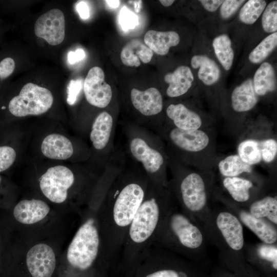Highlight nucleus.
I'll list each match as a JSON object with an SVG mask.
<instances>
[{
	"mask_svg": "<svg viewBox=\"0 0 277 277\" xmlns=\"http://www.w3.org/2000/svg\"><path fill=\"white\" fill-rule=\"evenodd\" d=\"M148 181L138 165L126 162L108 188L98 211L102 267L117 266L126 234L145 196Z\"/></svg>",
	"mask_w": 277,
	"mask_h": 277,
	"instance_id": "obj_1",
	"label": "nucleus"
},
{
	"mask_svg": "<svg viewBox=\"0 0 277 277\" xmlns=\"http://www.w3.org/2000/svg\"><path fill=\"white\" fill-rule=\"evenodd\" d=\"M175 201L168 187L148 181L145 196L126 234L117 267L135 270L152 246L162 221Z\"/></svg>",
	"mask_w": 277,
	"mask_h": 277,
	"instance_id": "obj_2",
	"label": "nucleus"
},
{
	"mask_svg": "<svg viewBox=\"0 0 277 277\" xmlns=\"http://www.w3.org/2000/svg\"><path fill=\"white\" fill-rule=\"evenodd\" d=\"M16 241L27 242L67 237L75 230L81 215L69 212L39 197L25 198L13 207Z\"/></svg>",
	"mask_w": 277,
	"mask_h": 277,
	"instance_id": "obj_3",
	"label": "nucleus"
},
{
	"mask_svg": "<svg viewBox=\"0 0 277 277\" xmlns=\"http://www.w3.org/2000/svg\"><path fill=\"white\" fill-rule=\"evenodd\" d=\"M105 170L95 175L75 173L63 165L51 167L38 179L41 198L69 212L81 215L96 194Z\"/></svg>",
	"mask_w": 277,
	"mask_h": 277,
	"instance_id": "obj_4",
	"label": "nucleus"
},
{
	"mask_svg": "<svg viewBox=\"0 0 277 277\" xmlns=\"http://www.w3.org/2000/svg\"><path fill=\"white\" fill-rule=\"evenodd\" d=\"M207 242L202 225L183 212L175 201L158 227L152 245L199 263L206 255Z\"/></svg>",
	"mask_w": 277,
	"mask_h": 277,
	"instance_id": "obj_5",
	"label": "nucleus"
},
{
	"mask_svg": "<svg viewBox=\"0 0 277 277\" xmlns=\"http://www.w3.org/2000/svg\"><path fill=\"white\" fill-rule=\"evenodd\" d=\"M203 227L207 241L219 250L221 259L228 269L253 272L246 260L243 225L230 209L226 206L211 208Z\"/></svg>",
	"mask_w": 277,
	"mask_h": 277,
	"instance_id": "obj_6",
	"label": "nucleus"
},
{
	"mask_svg": "<svg viewBox=\"0 0 277 277\" xmlns=\"http://www.w3.org/2000/svg\"><path fill=\"white\" fill-rule=\"evenodd\" d=\"M104 196L98 195L83 211L78 226L64 250L61 262L74 272H90L101 266L102 242L98 211Z\"/></svg>",
	"mask_w": 277,
	"mask_h": 277,
	"instance_id": "obj_7",
	"label": "nucleus"
},
{
	"mask_svg": "<svg viewBox=\"0 0 277 277\" xmlns=\"http://www.w3.org/2000/svg\"><path fill=\"white\" fill-rule=\"evenodd\" d=\"M172 178L168 188L176 204L185 214L202 226L211 210L210 198L213 182L203 173L190 171L183 164L169 157Z\"/></svg>",
	"mask_w": 277,
	"mask_h": 277,
	"instance_id": "obj_8",
	"label": "nucleus"
},
{
	"mask_svg": "<svg viewBox=\"0 0 277 277\" xmlns=\"http://www.w3.org/2000/svg\"><path fill=\"white\" fill-rule=\"evenodd\" d=\"M126 140L125 153L138 165L150 182L168 187L169 156L160 136L131 123L122 125Z\"/></svg>",
	"mask_w": 277,
	"mask_h": 277,
	"instance_id": "obj_9",
	"label": "nucleus"
},
{
	"mask_svg": "<svg viewBox=\"0 0 277 277\" xmlns=\"http://www.w3.org/2000/svg\"><path fill=\"white\" fill-rule=\"evenodd\" d=\"M67 237L15 241L14 259L28 277H53L61 264Z\"/></svg>",
	"mask_w": 277,
	"mask_h": 277,
	"instance_id": "obj_10",
	"label": "nucleus"
},
{
	"mask_svg": "<svg viewBox=\"0 0 277 277\" xmlns=\"http://www.w3.org/2000/svg\"><path fill=\"white\" fill-rule=\"evenodd\" d=\"M197 263L152 245L135 270L137 277H205Z\"/></svg>",
	"mask_w": 277,
	"mask_h": 277,
	"instance_id": "obj_11",
	"label": "nucleus"
},
{
	"mask_svg": "<svg viewBox=\"0 0 277 277\" xmlns=\"http://www.w3.org/2000/svg\"><path fill=\"white\" fill-rule=\"evenodd\" d=\"M159 135L170 146V150H167L168 156L176 161L186 154L204 150L210 142L209 136L203 130H182L167 124L164 125Z\"/></svg>",
	"mask_w": 277,
	"mask_h": 277,
	"instance_id": "obj_12",
	"label": "nucleus"
},
{
	"mask_svg": "<svg viewBox=\"0 0 277 277\" xmlns=\"http://www.w3.org/2000/svg\"><path fill=\"white\" fill-rule=\"evenodd\" d=\"M53 103V96L48 89L32 83L25 84L18 95L9 102L8 109L14 116L38 115L47 112Z\"/></svg>",
	"mask_w": 277,
	"mask_h": 277,
	"instance_id": "obj_13",
	"label": "nucleus"
},
{
	"mask_svg": "<svg viewBox=\"0 0 277 277\" xmlns=\"http://www.w3.org/2000/svg\"><path fill=\"white\" fill-rule=\"evenodd\" d=\"M115 127L114 117L106 111L99 113L92 123L89 139L100 161L108 159L115 150L113 140Z\"/></svg>",
	"mask_w": 277,
	"mask_h": 277,
	"instance_id": "obj_14",
	"label": "nucleus"
},
{
	"mask_svg": "<svg viewBox=\"0 0 277 277\" xmlns=\"http://www.w3.org/2000/svg\"><path fill=\"white\" fill-rule=\"evenodd\" d=\"M130 101L134 110L141 115L138 126L154 132L151 119L162 112L164 106L160 91L155 87L144 90L134 88L130 92Z\"/></svg>",
	"mask_w": 277,
	"mask_h": 277,
	"instance_id": "obj_15",
	"label": "nucleus"
},
{
	"mask_svg": "<svg viewBox=\"0 0 277 277\" xmlns=\"http://www.w3.org/2000/svg\"><path fill=\"white\" fill-rule=\"evenodd\" d=\"M83 90L87 102L98 108L107 107L112 98L111 87L105 81L104 72L97 66L91 68L88 71Z\"/></svg>",
	"mask_w": 277,
	"mask_h": 277,
	"instance_id": "obj_16",
	"label": "nucleus"
},
{
	"mask_svg": "<svg viewBox=\"0 0 277 277\" xmlns=\"http://www.w3.org/2000/svg\"><path fill=\"white\" fill-rule=\"evenodd\" d=\"M245 253L247 263L255 273L260 271L272 276L276 272V244L261 242L254 245H245Z\"/></svg>",
	"mask_w": 277,
	"mask_h": 277,
	"instance_id": "obj_17",
	"label": "nucleus"
},
{
	"mask_svg": "<svg viewBox=\"0 0 277 277\" xmlns=\"http://www.w3.org/2000/svg\"><path fill=\"white\" fill-rule=\"evenodd\" d=\"M35 35L52 46L61 44L65 38V20L63 12L53 9L41 15L34 25Z\"/></svg>",
	"mask_w": 277,
	"mask_h": 277,
	"instance_id": "obj_18",
	"label": "nucleus"
},
{
	"mask_svg": "<svg viewBox=\"0 0 277 277\" xmlns=\"http://www.w3.org/2000/svg\"><path fill=\"white\" fill-rule=\"evenodd\" d=\"M239 219L243 225L251 231L261 242L273 244L277 243L276 226L268 221L257 218L244 208L229 203H223Z\"/></svg>",
	"mask_w": 277,
	"mask_h": 277,
	"instance_id": "obj_19",
	"label": "nucleus"
},
{
	"mask_svg": "<svg viewBox=\"0 0 277 277\" xmlns=\"http://www.w3.org/2000/svg\"><path fill=\"white\" fill-rule=\"evenodd\" d=\"M222 185L231 200H221L222 202L229 203L243 208H246L258 197L253 191L254 183L250 179L240 177H226L222 181Z\"/></svg>",
	"mask_w": 277,
	"mask_h": 277,
	"instance_id": "obj_20",
	"label": "nucleus"
},
{
	"mask_svg": "<svg viewBox=\"0 0 277 277\" xmlns=\"http://www.w3.org/2000/svg\"><path fill=\"white\" fill-rule=\"evenodd\" d=\"M166 114L171 126L182 130H197L202 126L201 116L182 103L171 104L166 109Z\"/></svg>",
	"mask_w": 277,
	"mask_h": 277,
	"instance_id": "obj_21",
	"label": "nucleus"
},
{
	"mask_svg": "<svg viewBox=\"0 0 277 277\" xmlns=\"http://www.w3.org/2000/svg\"><path fill=\"white\" fill-rule=\"evenodd\" d=\"M41 150L46 157L56 160H68L74 153L72 142L66 136L58 133L47 135L42 142Z\"/></svg>",
	"mask_w": 277,
	"mask_h": 277,
	"instance_id": "obj_22",
	"label": "nucleus"
},
{
	"mask_svg": "<svg viewBox=\"0 0 277 277\" xmlns=\"http://www.w3.org/2000/svg\"><path fill=\"white\" fill-rule=\"evenodd\" d=\"M194 76L190 68L186 66L178 67L173 72L164 76V81L169 84L166 94L169 97L183 95L191 88Z\"/></svg>",
	"mask_w": 277,
	"mask_h": 277,
	"instance_id": "obj_23",
	"label": "nucleus"
},
{
	"mask_svg": "<svg viewBox=\"0 0 277 277\" xmlns=\"http://www.w3.org/2000/svg\"><path fill=\"white\" fill-rule=\"evenodd\" d=\"M231 100L232 107L236 112H247L253 108L259 100L252 80L247 79L236 87L231 93Z\"/></svg>",
	"mask_w": 277,
	"mask_h": 277,
	"instance_id": "obj_24",
	"label": "nucleus"
},
{
	"mask_svg": "<svg viewBox=\"0 0 277 277\" xmlns=\"http://www.w3.org/2000/svg\"><path fill=\"white\" fill-rule=\"evenodd\" d=\"M144 43L152 51L160 55L167 54L171 47L180 42L179 34L174 31H148L144 37Z\"/></svg>",
	"mask_w": 277,
	"mask_h": 277,
	"instance_id": "obj_25",
	"label": "nucleus"
},
{
	"mask_svg": "<svg viewBox=\"0 0 277 277\" xmlns=\"http://www.w3.org/2000/svg\"><path fill=\"white\" fill-rule=\"evenodd\" d=\"M153 51L138 39H132L127 43L121 52L123 64L130 67H138L141 61L147 64L153 56Z\"/></svg>",
	"mask_w": 277,
	"mask_h": 277,
	"instance_id": "obj_26",
	"label": "nucleus"
},
{
	"mask_svg": "<svg viewBox=\"0 0 277 277\" xmlns=\"http://www.w3.org/2000/svg\"><path fill=\"white\" fill-rule=\"evenodd\" d=\"M253 216L263 219L277 226V196L268 194L259 197L246 208Z\"/></svg>",
	"mask_w": 277,
	"mask_h": 277,
	"instance_id": "obj_27",
	"label": "nucleus"
},
{
	"mask_svg": "<svg viewBox=\"0 0 277 277\" xmlns=\"http://www.w3.org/2000/svg\"><path fill=\"white\" fill-rule=\"evenodd\" d=\"M191 65L194 69L199 68V79L206 85L210 86L216 83L220 77V70L216 63L204 55H195L191 60Z\"/></svg>",
	"mask_w": 277,
	"mask_h": 277,
	"instance_id": "obj_28",
	"label": "nucleus"
},
{
	"mask_svg": "<svg viewBox=\"0 0 277 277\" xmlns=\"http://www.w3.org/2000/svg\"><path fill=\"white\" fill-rule=\"evenodd\" d=\"M253 84L258 95L263 96L276 89V78L273 67L268 62L263 63L255 71Z\"/></svg>",
	"mask_w": 277,
	"mask_h": 277,
	"instance_id": "obj_29",
	"label": "nucleus"
},
{
	"mask_svg": "<svg viewBox=\"0 0 277 277\" xmlns=\"http://www.w3.org/2000/svg\"><path fill=\"white\" fill-rule=\"evenodd\" d=\"M212 46L215 55L226 70L231 68L234 59V51L231 42L227 34H220L215 37Z\"/></svg>",
	"mask_w": 277,
	"mask_h": 277,
	"instance_id": "obj_30",
	"label": "nucleus"
},
{
	"mask_svg": "<svg viewBox=\"0 0 277 277\" xmlns=\"http://www.w3.org/2000/svg\"><path fill=\"white\" fill-rule=\"evenodd\" d=\"M218 169L224 177L239 176L244 173H251V166L244 162L238 154L228 155L220 161Z\"/></svg>",
	"mask_w": 277,
	"mask_h": 277,
	"instance_id": "obj_31",
	"label": "nucleus"
},
{
	"mask_svg": "<svg viewBox=\"0 0 277 277\" xmlns=\"http://www.w3.org/2000/svg\"><path fill=\"white\" fill-rule=\"evenodd\" d=\"M238 155L247 164L252 166L261 162V141L249 138L242 141L238 147Z\"/></svg>",
	"mask_w": 277,
	"mask_h": 277,
	"instance_id": "obj_32",
	"label": "nucleus"
},
{
	"mask_svg": "<svg viewBox=\"0 0 277 277\" xmlns=\"http://www.w3.org/2000/svg\"><path fill=\"white\" fill-rule=\"evenodd\" d=\"M277 45V32L270 34L263 39L250 52L249 61L259 64L264 61L275 49Z\"/></svg>",
	"mask_w": 277,
	"mask_h": 277,
	"instance_id": "obj_33",
	"label": "nucleus"
},
{
	"mask_svg": "<svg viewBox=\"0 0 277 277\" xmlns=\"http://www.w3.org/2000/svg\"><path fill=\"white\" fill-rule=\"evenodd\" d=\"M266 7L264 0H249L246 2L239 12L240 21L247 25L254 24Z\"/></svg>",
	"mask_w": 277,
	"mask_h": 277,
	"instance_id": "obj_34",
	"label": "nucleus"
},
{
	"mask_svg": "<svg viewBox=\"0 0 277 277\" xmlns=\"http://www.w3.org/2000/svg\"><path fill=\"white\" fill-rule=\"evenodd\" d=\"M262 26L267 33H273L277 30V1L270 2L265 8L262 17Z\"/></svg>",
	"mask_w": 277,
	"mask_h": 277,
	"instance_id": "obj_35",
	"label": "nucleus"
},
{
	"mask_svg": "<svg viewBox=\"0 0 277 277\" xmlns=\"http://www.w3.org/2000/svg\"><path fill=\"white\" fill-rule=\"evenodd\" d=\"M118 22L124 31L134 29L139 24L138 16L126 6L120 11Z\"/></svg>",
	"mask_w": 277,
	"mask_h": 277,
	"instance_id": "obj_36",
	"label": "nucleus"
},
{
	"mask_svg": "<svg viewBox=\"0 0 277 277\" xmlns=\"http://www.w3.org/2000/svg\"><path fill=\"white\" fill-rule=\"evenodd\" d=\"M262 159L267 163L272 162L277 153V142L274 138H266L261 141Z\"/></svg>",
	"mask_w": 277,
	"mask_h": 277,
	"instance_id": "obj_37",
	"label": "nucleus"
},
{
	"mask_svg": "<svg viewBox=\"0 0 277 277\" xmlns=\"http://www.w3.org/2000/svg\"><path fill=\"white\" fill-rule=\"evenodd\" d=\"M16 157L15 149L9 146H0V172L8 169Z\"/></svg>",
	"mask_w": 277,
	"mask_h": 277,
	"instance_id": "obj_38",
	"label": "nucleus"
},
{
	"mask_svg": "<svg viewBox=\"0 0 277 277\" xmlns=\"http://www.w3.org/2000/svg\"><path fill=\"white\" fill-rule=\"evenodd\" d=\"M245 1L225 0L220 6V15L223 18L227 19L232 15Z\"/></svg>",
	"mask_w": 277,
	"mask_h": 277,
	"instance_id": "obj_39",
	"label": "nucleus"
},
{
	"mask_svg": "<svg viewBox=\"0 0 277 277\" xmlns=\"http://www.w3.org/2000/svg\"><path fill=\"white\" fill-rule=\"evenodd\" d=\"M82 88V80H71L70 81L67 87V102L69 105H72L75 103Z\"/></svg>",
	"mask_w": 277,
	"mask_h": 277,
	"instance_id": "obj_40",
	"label": "nucleus"
},
{
	"mask_svg": "<svg viewBox=\"0 0 277 277\" xmlns=\"http://www.w3.org/2000/svg\"><path fill=\"white\" fill-rule=\"evenodd\" d=\"M15 67L14 60L10 57H6L0 61V78L4 80L14 72Z\"/></svg>",
	"mask_w": 277,
	"mask_h": 277,
	"instance_id": "obj_41",
	"label": "nucleus"
},
{
	"mask_svg": "<svg viewBox=\"0 0 277 277\" xmlns=\"http://www.w3.org/2000/svg\"><path fill=\"white\" fill-rule=\"evenodd\" d=\"M86 56L84 50L82 48H78L75 51H70L67 54V60L70 64L73 65L83 60Z\"/></svg>",
	"mask_w": 277,
	"mask_h": 277,
	"instance_id": "obj_42",
	"label": "nucleus"
},
{
	"mask_svg": "<svg viewBox=\"0 0 277 277\" xmlns=\"http://www.w3.org/2000/svg\"><path fill=\"white\" fill-rule=\"evenodd\" d=\"M76 9L82 19L86 20L90 17L89 7L85 1L78 2L76 5Z\"/></svg>",
	"mask_w": 277,
	"mask_h": 277,
	"instance_id": "obj_43",
	"label": "nucleus"
},
{
	"mask_svg": "<svg viewBox=\"0 0 277 277\" xmlns=\"http://www.w3.org/2000/svg\"><path fill=\"white\" fill-rule=\"evenodd\" d=\"M203 7L208 11H215L222 5L223 0H201L199 1Z\"/></svg>",
	"mask_w": 277,
	"mask_h": 277,
	"instance_id": "obj_44",
	"label": "nucleus"
},
{
	"mask_svg": "<svg viewBox=\"0 0 277 277\" xmlns=\"http://www.w3.org/2000/svg\"><path fill=\"white\" fill-rule=\"evenodd\" d=\"M229 271L230 272L226 271L216 273L212 277H257L254 275L246 273L235 272L230 270Z\"/></svg>",
	"mask_w": 277,
	"mask_h": 277,
	"instance_id": "obj_45",
	"label": "nucleus"
},
{
	"mask_svg": "<svg viewBox=\"0 0 277 277\" xmlns=\"http://www.w3.org/2000/svg\"><path fill=\"white\" fill-rule=\"evenodd\" d=\"M105 2L110 7L112 8H117L120 4V1L117 0H107Z\"/></svg>",
	"mask_w": 277,
	"mask_h": 277,
	"instance_id": "obj_46",
	"label": "nucleus"
},
{
	"mask_svg": "<svg viewBox=\"0 0 277 277\" xmlns=\"http://www.w3.org/2000/svg\"><path fill=\"white\" fill-rule=\"evenodd\" d=\"M160 3L165 7H169L174 2L173 0H160Z\"/></svg>",
	"mask_w": 277,
	"mask_h": 277,
	"instance_id": "obj_47",
	"label": "nucleus"
},
{
	"mask_svg": "<svg viewBox=\"0 0 277 277\" xmlns=\"http://www.w3.org/2000/svg\"><path fill=\"white\" fill-rule=\"evenodd\" d=\"M2 178L1 176L0 175V185L2 183Z\"/></svg>",
	"mask_w": 277,
	"mask_h": 277,
	"instance_id": "obj_48",
	"label": "nucleus"
}]
</instances>
